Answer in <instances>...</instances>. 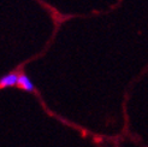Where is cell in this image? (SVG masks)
I'll return each mask as SVG.
<instances>
[{"label": "cell", "instance_id": "obj_1", "mask_svg": "<svg viewBox=\"0 0 148 147\" xmlns=\"http://www.w3.org/2000/svg\"><path fill=\"white\" fill-rule=\"evenodd\" d=\"M18 77H19V75L16 72H11V74H7V75L3 76L0 78V88L17 86L18 84Z\"/></svg>", "mask_w": 148, "mask_h": 147}, {"label": "cell", "instance_id": "obj_2", "mask_svg": "<svg viewBox=\"0 0 148 147\" xmlns=\"http://www.w3.org/2000/svg\"><path fill=\"white\" fill-rule=\"evenodd\" d=\"M21 88H23L24 91H28V92H34L35 87H34V83L32 82V80L29 78L27 75L24 74H21L19 77H18V84Z\"/></svg>", "mask_w": 148, "mask_h": 147}]
</instances>
